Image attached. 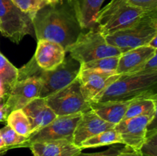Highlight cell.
<instances>
[{
	"mask_svg": "<svg viewBox=\"0 0 157 156\" xmlns=\"http://www.w3.org/2000/svg\"><path fill=\"white\" fill-rule=\"evenodd\" d=\"M70 56L80 64L107 57L120 56L121 51L110 45L105 40L104 35L97 28L81 32L76 41L65 50Z\"/></svg>",
	"mask_w": 157,
	"mask_h": 156,
	"instance_id": "cell-5",
	"label": "cell"
},
{
	"mask_svg": "<svg viewBox=\"0 0 157 156\" xmlns=\"http://www.w3.org/2000/svg\"><path fill=\"white\" fill-rule=\"evenodd\" d=\"M28 148L34 156H75L82 151L73 142L67 140L35 142Z\"/></svg>",
	"mask_w": 157,
	"mask_h": 156,
	"instance_id": "cell-18",
	"label": "cell"
},
{
	"mask_svg": "<svg viewBox=\"0 0 157 156\" xmlns=\"http://www.w3.org/2000/svg\"><path fill=\"white\" fill-rule=\"evenodd\" d=\"M117 156H143L140 154V152L138 151H135L133 150L132 148H128L127 150L124 151L123 152H121V154H119Z\"/></svg>",
	"mask_w": 157,
	"mask_h": 156,
	"instance_id": "cell-32",
	"label": "cell"
},
{
	"mask_svg": "<svg viewBox=\"0 0 157 156\" xmlns=\"http://www.w3.org/2000/svg\"><path fill=\"white\" fill-rule=\"evenodd\" d=\"M156 43H157V35L155 36L153 39L150 41V42L149 43L148 45L150 46V47H153V48H156L157 49V45H156Z\"/></svg>",
	"mask_w": 157,
	"mask_h": 156,
	"instance_id": "cell-34",
	"label": "cell"
},
{
	"mask_svg": "<svg viewBox=\"0 0 157 156\" xmlns=\"http://www.w3.org/2000/svg\"><path fill=\"white\" fill-rule=\"evenodd\" d=\"M105 0H71L75 17L83 31L96 27V20Z\"/></svg>",
	"mask_w": 157,
	"mask_h": 156,
	"instance_id": "cell-17",
	"label": "cell"
},
{
	"mask_svg": "<svg viewBox=\"0 0 157 156\" xmlns=\"http://www.w3.org/2000/svg\"><path fill=\"white\" fill-rule=\"evenodd\" d=\"M4 147H6V146L5 145V143H4V142H3L2 139V137L0 136V148H4Z\"/></svg>",
	"mask_w": 157,
	"mask_h": 156,
	"instance_id": "cell-36",
	"label": "cell"
},
{
	"mask_svg": "<svg viewBox=\"0 0 157 156\" xmlns=\"http://www.w3.org/2000/svg\"><path fill=\"white\" fill-rule=\"evenodd\" d=\"M115 125L103 120L93 110L82 113L75 129L73 143L79 147L86 139L114 128Z\"/></svg>",
	"mask_w": 157,
	"mask_h": 156,
	"instance_id": "cell-13",
	"label": "cell"
},
{
	"mask_svg": "<svg viewBox=\"0 0 157 156\" xmlns=\"http://www.w3.org/2000/svg\"><path fill=\"white\" fill-rule=\"evenodd\" d=\"M22 110L30 122L32 134L48 125L57 117V115L48 106L44 98H35Z\"/></svg>",
	"mask_w": 157,
	"mask_h": 156,
	"instance_id": "cell-16",
	"label": "cell"
},
{
	"mask_svg": "<svg viewBox=\"0 0 157 156\" xmlns=\"http://www.w3.org/2000/svg\"><path fill=\"white\" fill-rule=\"evenodd\" d=\"M71 1V0H68V2H70Z\"/></svg>",
	"mask_w": 157,
	"mask_h": 156,
	"instance_id": "cell-38",
	"label": "cell"
},
{
	"mask_svg": "<svg viewBox=\"0 0 157 156\" xmlns=\"http://www.w3.org/2000/svg\"><path fill=\"white\" fill-rule=\"evenodd\" d=\"M156 116H139L122 119L115 125L114 128L119 133L123 145L135 151H140L147 136V128L154 120Z\"/></svg>",
	"mask_w": 157,
	"mask_h": 156,
	"instance_id": "cell-12",
	"label": "cell"
},
{
	"mask_svg": "<svg viewBox=\"0 0 157 156\" xmlns=\"http://www.w3.org/2000/svg\"><path fill=\"white\" fill-rule=\"evenodd\" d=\"M157 35V11L147 12L139 21L128 28L104 36L107 42L124 53L148 45Z\"/></svg>",
	"mask_w": 157,
	"mask_h": 156,
	"instance_id": "cell-3",
	"label": "cell"
},
{
	"mask_svg": "<svg viewBox=\"0 0 157 156\" xmlns=\"http://www.w3.org/2000/svg\"><path fill=\"white\" fill-rule=\"evenodd\" d=\"M8 114L6 113V110H5L4 104L0 103V122H6V119H7Z\"/></svg>",
	"mask_w": 157,
	"mask_h": 156,
	"instance_id": "cell-33",
	"label": "cell"
},
{
	"mask_svg": "<svg viewBox=\"0 0 157 156\" xmlns=\"http://www.w3.org/2000/svg\"><path fill=\"white\" fill-rule=\"evenodd\" d=\"M114 144H123V142L117 131L114 128H112L86 139L81 144L79 148L83 150L84 148H96Z\"/></svg>",
	"mask_w": 157,
	"mask_h": 156,
	"instance_id": "cell-21",
	"label": "cell"
},
{
	"mask_svg": "<svg viewBox=\"0 0 157 156\" xmlns=\"http://www.w3.org/2000/svg\"><path fill=\"white\" fill-rule=\"evenodd\" d=\"M156 99L150 98H142L132 100L129 104L124 119L139 116H156Z\"/></svg>",
	"mask_w": 157,
	"mask_h": 156,
	"instance_id": "cell-20",
	"label": "cell"
},
{
	"mask_svg": "<svg viewBox=\"0 0 157 156\" xmlns=\"http://www.w3.org/2000/svg\"><path fill=\"white\" fill-rule=\"evenodd\" d=\"M32 20L21 12L11 0H0V32L11 41L18 44L32 34Z\"/></svg>",
	"mask_w": 157,
	"mask_h": 156,
	"instance_id": "cell-7",
	"label": "cell"
},
{
	"mask_svg": "<svg viewBox=\"0 0 157 156\" xmlns=\"http://www.w3.org/2000/svg\"><path fill=\"white\" fill-rule=\"evenodd\" d=\"M139 151L143 156H157L156 128L147 130L145 141Z\"/></svg>",
	"mask_w": 157,
	"mask_h": 156,
	"instance_id": "cell-27",
	"label": "cell"
},
{
	"mask_svg": "<svg viewBox=\"0 0 157 156\" xmlns=\"http://www.w3.org/2000/svg\"><path fill=\"white\" fill-rule=\"evenodd\" d=\"M0 136L2 139L5 145L12 147V148L24 147V144L27 141V138L18 135L8 125L0 129Z\"/></svg>",
	"mask_w": 157,
	"mask_h": 156,
	"instance_id": "cell-26",
	"label": "cell"
},
{
	"mask_svg": "<svg viewBox=\"0 0 157 156\" xmlns=\"http://www.w3.org/2000/svg\"><path fill=\"white\" fill-rule=\"evenodd\" d=\"M40 90L41 81L38 76L18 78L3 102L7 114L14 110H22L29 102L39 97Z\"/></svg>",
	"mask_w": 157,
	"mask_h": 156,
	"instance_id": "cell-10",
	"label": "cell"
},
{
	"mask_svg": "<svg viewBox=\"0 0 157 156\" xmlns=\"http://www.w3.org/2000/svg\"><path fill=\"white\" fill-rule=\"evenodd\" d=\"M11 1L21 12L29 16L32 20L40 9L48 5H50L49 0H11Z\"/></svg>",
	"mask_w": 157,
	"mask_h": 156,
	"instance_id": "cell-25",
	"label": "cell"
},
{
	"mask_svg": "<svg viewBox=\"0 0 157 156\" xmlns=\"http://www.w3.org/2000/svg\"><path fill=\"white\" fill-rule=\"evenodd\" d=\"M138 72L143 73H157V58L156 54H155L150 59L147 61L144 67ZM137 73V72H136Z\"/></svg>",
	"mask_w": 157,
	"mask_h": 156,
	"instance_id": "cell-30",
	"label": "cell"
},
{
	"mask_svg": "<svg viewBox=\"0 0 157 156\" xmlns=\"http://www.w3.org/2000/svg\"><path fill=\"white\" fill-rule=\"evenodd\" d=\"M120 74L94 70H80L78 80L84 99L87 102H98L109 85Z\"/></svg>",
	"mask_w": 157,
	"mask_h": 156,
	"instance_id": "cell-11",
	"label": "cell"
},
{
	"mask_svg": "<svg viewBox=\"0 0 157 156\" xmlns=\"http://www.w3.org/2000/svg\"><path fill=\"white\" fill-rule=\"evenodd\" d=\"M59 0H49L50 2V4H55V3H57Z\"/></svg>",
	"mask_w": 157,
	"mask_h": 156,
	"instance_id": "cell-37",
	"label": "cell"
},
{
	"mask_svg": "<svg viewBox=\"0 0 157 156\" xmlns=\"http://www.w3.org/2000/svg\"><path fill=\"white\" fill-rule=\"evenodd\" d=\"M147 12L127 0H111L100 10L96 27L105 36L133 25Z\"/></svg>",
	"mask_w": 157,
	"mask_h": 156,
	"instance_id": "cell-4",
	"label": "cell"
},
{
	"mask_svg": "<svg viewBox=\"0 0 157 156\" xmlns=\"http://www.w3.org/2000/svg\"><path fill=\"white\" fill-rule=\"evenodd\" d=\"M130 5L140 8L145 12L157 11V0H127Z\"/></svg>",
	"mask_w": 157,
	"mask_h": 156,
	"instance_id": "cell-29",
	"label": "cell"
},
{
	"mask_svg": "<svg viewBox=\"0 0 157 156\" xmlns=\"http://www.w3.org/2000/svg\"><path fill=\"white\" fill-rule=\"evenodd\" d=\"M12 147H9V146H6L2 148H0V156H4L5 154H6L9 149H12Z\"/></svg>",
	"mask_w": 157,
	"mask_h": 156,
	"instance_id": "cell-35",
	"label": "cell"
},
{
	"mask_svg": "<svg viewBox=\"0 0 157 156\" xmlns=\"http://www.w3.org/2000/svg\"><path fill=\"white\" fill-rule=\"evenodd\" d=\"M142 98L157 99V73L120 74L98 102L132 101Z\"/></svg>",
	"mask_w": 157,
	"mask_h": 156,
	"instance_id": "cell-2",
	"label": "cell"
},
{
	"mask_svg": "<svg viewBox=\"0 0 157 156\" xmlns=\"http://www.w3.org/2000/svg\"><path fill=\"white\" fill-rule=\"evenodd\" d=\"M65 55V49L61 44L47 40H39L33 58L41 70H52L64 61Z\"/></svg>",
	"mask_w": 157,
	"mask_h": 156,
	"instance_id": "cell-14",
	"label": "cell"
},
{
	"mask_svg": "<svg viewBox=\"0 0 157 156\" xmlns=\"http://www.w3.org/2000/svg\"><path fill=\"white\" fill-rule=\"evenodd\" d=\"M156 48L145 45L122 53L120 56L116 73L118 74L136 73L156 54Z\"/></svg>",
	"mask_w": 157,
	"mask_h": 156,
	"instance_id": "cell-15",
	"label": "cell"
},
{
	"mask_svg": "<svg viewBox=\"0 0 157 156\" xmlns=\"http://www.w3.org/2000/svg\"><path fill=\"white\" fill-rule=\"evenodd\" d=\"M32 26L38 41H53L65 50L84 32L68 0H59L40 9L32 19Z\"/></svg>",
	"mask_w": 157,
	"mask_h": 156,
	"instance_id": "cell-1",
	"label": "cell"
},
{
	"mask_svg": "<svg viewBox=\"0 0 157 156\" xmlns=\"http://www.w3.org/2000/svg\"><path fill=\"white\" fill-rule=\"evenodd\" d=\"M6 122L9 126L23 137L28 139L32 135L30 122L22 110H17L11 112L8 115Z\"/></svg>",
	"mask_w": 157,
	"mask_h": 156,
	"instance_id": "cell-22",
	"label": "cell"
},
{
	"mask_svg": "<svg viewBox=\"0 0 157 156\" xmlns=\"http://www.w3.org/2000/svg\"><path fill=\"white\" fill-rule=\"evenodd\" d=\"M44 99L57 116L84 113L91 110L89 102L83 97L78 78Z\"/></svg>",
	"mask_w": 157,
	"mask_h": 156,
	"instance_id": "cell-8",
	"label": "cell"
},
{
	"mask_svg": "<svg viewBox=\"0 0 157 156\" xmlns=\"http://www.w3.org/2000/svg\"><path fill=\"white\" fill-rule=\"evenodd\" d=\"M131 101H107L90 102V106L101 119L107 122L117 125L126 114Z\"/></svg>",
	"mask_w": 157,
	"mask_h": 156,
	"instance_id": "cell-19",
	"label": "cell"
},
{
	"mask_svg": "<svg viewBox=\"0 0 157 156\" xmlns=\"http://www.w3.org/2000/svg\"><path fill=\"white\" fill-rule=\"evenodd\" d=\"M8 93H9V91H8L7 88H6V87L5 86L4 83L0 80V102H1L2 101L4 102V101L6 100V97H7Z\"/></svg>",
	"mask_w": 157,
	"mask_h": 156,
	"instance_id": "cell-31",
	"label": "cell"
},
{
	"mask_svg": "<svg viewBox=\"0 0 157 156\" xmlns=\"http://www.w3.org/2000/svg\"><path fill=\"white\" fill-rule=\"evenodd\" d=\"M81 69V64L69 55L55 69L43 70L40 68L38 77L41 81L39 97L46 98L71 84Z\"/></svg>",
	"mask_w": 157,
	"mask_h": 156,
	"instance_id": "cell-6",
	"label": "cell"
},
{
	"mask_svg": "<svg viewBox=\"0 0 157 156\" xmlns=\"http://www.w3.org/2000/svg\"><path fill=\"white\" fill-rule=\"evenodd\" d=\"M82 113L57 116L52 122L32 133L27 139L24 147L35 142L67 140L73 142L74 132Z\"/></svg>",
	"mask_w": 157,
	"mask_h": 156,
	"instance_id": "cell-9",
	"label": "cell"
},
{
	"mask_svg": "<svg viewBox=\"0 0 157 156\" xmlns=\"http://www.w3.org/2000/svg\"><path fill=\"white\" fill-rule=\"evenodd\" d=\"M129 147L124 145V146H121V145H114V146L110 147L108 149L105 151H100V152L95 153H82L81 151L76 154L75 156H117L124 151L127 150Z\"/></svg>",
	"mask_w": 157,
	"mask_h": 156,
	"instance_id": "cell-28",
	"label": "cell"
},
{
	"mask_svg": "<svg viewBox=\"0 0 157 156\" xmlns=\"http://www.w3.org/2000/svg\"><path fill=\"white\" fill-rule=\"evenodd\" d=\"M120 56L107 57V58H100V59L84 63L81 64L80 70H94L103 72L116 73Z\"/></svg>",
	"mask_w": 157,
	"mask_h": 156,
	"instance_id": "cell-23",
	"label": "cell"
},
{
	"mask_svg": "<svg viewBox=\"0 0 157 156\" xmlns=\"http://www.w3.org/2000/svg\"><path fill=\"white\" fill-rule=\"evenodd\" d=\"M18 78V69L0 52V80L4 83L8 91L16 83Z\"/></svg>",
	"mask_w": 157,
	"mask_h": 156,
	"instance_id": "cell-24",
	"label": "cell"
}]
</instances>
